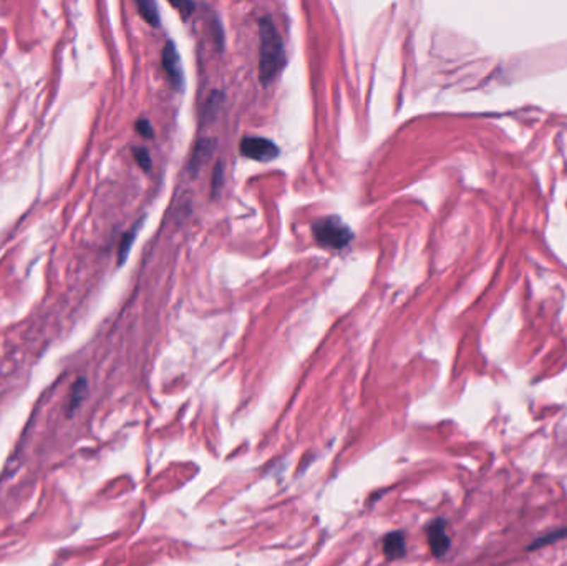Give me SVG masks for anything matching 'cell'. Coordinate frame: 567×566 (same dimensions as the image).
<instances>
[{"instance_id": "6da1fadb", "label": "cell", "mask_w": 567, "mask_h": 566, "mask_svg": "<svg viewBox=\"0 0 567 566\" xmlns=\"http://www.w3.org/2000/svg\"><path fill=\"white\" fill-rule=\"evenodd\" d=\"M285 65L282 37L269 17L259 20V78L262 85H270Z\"/></svg>"}, {"instance_id": "7a4b0ae2", "label": "cell", "mask_w": 567, "mask_h": 566, "mask_svg": "<svg viewBox=\"0 0 567 566\" xmlns=\"http://www.w3.org/2000/svg\"><path fill=\"white\" fill-rule=\"evenodd\" d=\"M312 232L318 244L328 249H342L354 237L350 228L337 216H328L317 221L312 228Z\"/></svg>"}, {"instance_id": "3957f363", "label": "cell", "mask_w": 567, "mask_h": 566, "mask_svg": "<svg viewBox=\"0 0 567 566\" xmlns=\"http://www.w3.org/2000/svg\"><path fill=\"white\" fill-rule=\"evenodd\" d=\"M241 153L256 161H273L279 156V148L268 138L246 136L241 141Z\"/></svg>"}, {"instance_id": "277c9868", "label": "cell", "mask_w": 567, "mask_h": 566, "mask_svg": "<svg viewBox=\"0 0 567 566\" xmlns=\"http://www.w3.org/2000/svg\"><path fill=\"white\" fill-rule=\"evenodd\" d=\"M426 536L433 556L441 558V556H445L448 553V550H450L451 546V540L446 533V520H443V518L433 520L426 528Z\"/></svg>"}, {"instance_id": "5b68a950", "label": "cell", "mask_w": 567, "mask_h": 566, "mask_svg": "<svg viewBox=\"0 0 567 566\" xmlns=\"http://www.w3.org/2000/svg\"><path fill=\"white\" fill-rule=\"evenodd\" d=\"M163 66L171 82L174 83V87H181V83H183V69H181L178 50H176L173 42H168L163 49Z\"/></svg>"}, {"instance_id": "8992f818", "label": "cell", "mask_w": 567, "mask_h": 566, "mask_svg": "<svg viewBox=\"0 0 567 566\" xmlns=\"http://www.w3.org/2000/svg\"><path fill=\"white\" fill-rule=\"evenodd\" d=\"M383 553L388 560H398L407 553V545H405V535L402 531H393L385 536L383 540Z\"/></svg>"}, {"instance_id": "52a82bcc", "label": "cell", "mask_w": 567, "mask_h": 566, "mask_svg": "<svg viewBox=\"0 0 567 566\" xmlns=\"http://www.w3.org/2000/svg\"><path fill=\"white\" fill-rule=\"evenodd\" d=\"M567 538V526L564 528H557V530H552L549 533L539 536V538H536L532 543H529L526 546V551H536L539 548H544V546H549L552 543H556V541H561Z\"/></svg>"}, {"instance_id": "ba28073f", "label": "cell", "mask_w": 567, "mask_h": 566, "mask_svg": "<svg viewBox=\"0 0 567 566\" xmlns=\"http://www.w3.org/2000/svg\"><path fill=\"white\" fill-rule=\"evenodd\" d=\"M138 228H140V223L133 226V230L128 231L126 235H123V237H121L120 247H118V264H120V266L125 263L126 258H128V253H130V247H131L133 241H135V237H136Z\"/></svg>"}, {"instance_id": "9c48e42d", "label": "cell", "mask_w": 567, "mask_h": 566, "mask_svg": "<svg viewBox=\"0 0 567 566\" xmlns=\"http://www.w3.org/2000/svg\"><path fill=\"white\" fill-rule=\"evenodd\" d=\"M138 11H140L141 17L150 23V25L158 27L160 25V12L155 2H138Z\"/></svg>"}, {"instance_id": "30bf717a", "label": "cell", "mask_w": 567, "mask_h": 566, "mask_svg": "<svg viewBox=\"0 0 567 566\" xmlns=\"http://www.w3.org/2000/svg\"><path fill=\"white\" fill-rule=\"evenodd\" d=\"M87 396V380L85 379H80L75 382L73 389H71V394H70V413H73V411L77 407H80V403Z\"/></svg>"}, {"instance_id": "8fae6325", "label": "cell", "mask_w": 567, "mask_h": 566, "mask_svg": "<svg viewBox=\"0 0 567 566\" xmlns=\"http://www.w3.org/2000/svg\"><path fill=\"white\" fill-rule=\"evenodd\" d=\"M213 146L208 145V141H201V143H198L196 148H194V153H193V158H191V166H198L203 163V160L206 161V158L211 153Z\"/></svg>"}, {"instance_id": "7c38bea8", "label": "cell", "mask_w": 567, "mask_h": 566, "mask_svg": "<svg viewBox=\"0 0 567 566\" xmlns=\"http://www.w3.org/2000/svg\"><path fill=\"white\" fill-rule=\"evenodd\" d=\"M133 155L138 161V165L141 166L145 171L151 170V156L145 148H133Z\"/></svg>"}, {"instance_id": "4fadbf2b", "label": "cell", "mask_w": 567, "mask_h": 566, "mask_svg": "<svg viewBox=\"0 0 567 566\" xmlns=\"http://www.w3.org/2000/svg\"><path fill=\"white\" fill-rule=\"evenodd\" d=\"M136 130L140 135H143L145 138H151L153 136V126H151V123L148 120H140L136 123Z\"/></svg>"}, {"instance_id": "5bb4252c", "label": "cell", "mask_w": 567, "mask_h": 566, "mask_svg": "<svg viewBox=\"0 0 567 566\" xmlns=\"http://www.w3.org/2000/svg\"><path fill=\"white\" fill-rule=\"evenodd\" d=\"M173 6H174L176 8H179L181 13H183L184 17H186V16H189V13L193 12V4H173Z\"/></svg>"}]
</instances>
